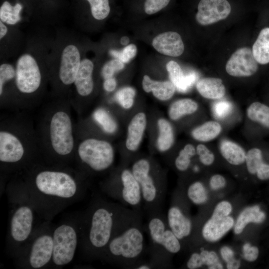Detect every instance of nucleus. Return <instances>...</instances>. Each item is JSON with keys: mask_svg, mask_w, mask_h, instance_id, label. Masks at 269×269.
<instances>
[{"mask_svg": "<svg viewBox=\"0 0 269 269\" xmlns=\"http://www.w3.org/2000/svg\"><path fill=\"white\" fill-rule=\"evenodd\" d=\"M74 161L77 169L86 177L109 170L115 160V150L108 141L95 137L76 135Z\"/></svg>", "mask_w": 269, "mask_h": 269, "instance_id": "0eeeda50", "label": "nucleus"}, {"mask_svg": "<svg viewBox=\"0 0 269 269\" xmlns=\"http://www.w3.org/2000/svg\"><path fill=\"white\" fill-rule=\"evenodd\" d=\"M152 45L159 53L171 57L182 55L184 45L179 33L167 31L157 35L152 40Z\"/></svg>", "mask_w": 269, "mask_h": 269, "instance_id": "6ab92c4d", "label": "nucleus"}, {"mask_svg": "<svg viewBox=\"0 0 269 269\" xmlns=\"http://www.w3.org/2000/svg\"><path fill=\"white\" fill-rule=\"evenodd\" d=\"M9 112L0 119V166L5 175L21 173L41 161L33 120L26 111Z\"/></svg>", "mask_w": 269, "mask_h": 269, "instance_id": "7ed1b4c3", "label": "nucleus"}, {"mask_svg": "<svg viewBox=\"0 0 269 269\" xmlns=\"http://www.w3.org/2000/svg\"><path fill=\"white\" fill-rule=\"evenodd\" d=\"M204 265L199 253L194 252L191 254L186 264L189 269H198Z\"/></svg>", "mask_w": 269, "mask_h": 269, "instance_id": "49530a36", "label": "nucleus"}, {"mask_svg": "<svg viewBox=\"0 0 269 269\" xmlns=\"http://www.w3.org/2000/svg\"><path fill=\"white\" fill-rule=\"evenodd\" d=\"M196 150L200 162L203 165L209 166L214 162L215 155L205 145L201 143L198 144Z\"/></svg>", "mask_w": 269, "mask_h": 269, "instance_id": "37998d69", "label": "nucleus"}, {"mask_svg": "<svg viewBox=\"0 0 269 269\" xmlns=\"http://www.w3.org/2000/svg\"><path fill=\"white\" fill-rule=\"evenodd\" d=\"M53 249V231L45 226L32 234L15 256L18 264L22 268L42 269L50 265Z\"/></svg>", "mask_w": 269, "mask_h": 269, "instance_id": "9b49d317", "label": "nucleus"}, {"mask_svg": "<svg viewBox=\"0 0 269 269\" xmlns=\"http://www.w3.org/2000/svg\"><path fill=\"white\" fill-rule=\"evenodd\" d=\"M220 254L222 259L226 264L229 263L235 259L233 251L228 246H224L221 248Z\"/></svg>", "mask_w": 269, "mask_h": 269, "instance_id": "09e8293b", "label": "nucleus"}, {"mask_svg": "<svg viewBox=\"0 0 269 269\" xmlns=\"http://www.w3.org/2000/svg\"><path fill=\"white\" fill-rule=\"evenodd\" d=\"M247 118L263 131L269 132V104L260 101L252 103L247 108Z\"/></svg>", "mask_w": 269, "mask_h": 269, "instance_id": "a878e982", "label": "nucleus"}, {"mask_svg": "<svg viewBox=\"0 0 269 269\" xmlns=\"http://www.w3.org/2000/svg\"><path fill=\"white\" fill-rule=\"evenodd\" d=\"M196 88L200 95L210 100H218L226 94V87L221 79L216 77H205L198 81Z\"/></svg>", "mask_w": 269, "mask_h": 269, "instance_id": "5701e85b", "label": "nucleus"}, {"mask_svg": "<svg viewBox=\"0 0 269 269\" xmlns=\"http://www.w3.org/2000/svg\"><path fill=\"white\" fill-rule=\"evenodd\" d=\"M158 136L156 144L159 151L169 150L174 142V132L171 125L166 119L160 118L157 121Z\"/></svg>", "mask_w": 269, "mask_h": 269, "instance_id": "7c9ffc66", "label": "nucleus"}, {"mask_svg": "<svg viewBox=\"0 0 269 269\" xmlns=\"http://www.w3.org/2000/svg\"><path fill=\"white\" fill-rule=\"evenodd\" d=\"M198 109V104L189 98L179 99L170 105L168 116L173 121H177L182 117L194 113Z\"/></svg>", "mask_w": 269, "mask_h": 269, "instance_id": "c756f323", "label": "nucleus"}, {"mask_svg": "<svg viewBox=\"0 0 269 269\" xmlns=\"http://www.w3.org/2000/svg\"><path fill=\"white\" fill-rule=\"evenodd\" d=\"M70 101L65 97L44 106L35 130L41 161L70 166L74 161L76 145L75 124Z\"/></svg>", "mask_w": 269, "mask_h": 269, "instance_id": "f03ea898", "label": "nucleus"}, {"mask_svg": "<svg viewBox=\"0 0 269 269\" xmlns=\"http://www.w3.org/2000/svg\"><path fill=\"white\" fill-rule=\"evenodd\" d=\"M81 62L80 54L76 46L70 44L64 48L58 73V79L62 86L74 84Z\"/></svg>", "mask_w": 269, "mask_h": 269, "instance_id": "a211bd4d", "label": "nucleus"}, {"mask_svg": "<svg viewBox=\"0 0 269 269\" xmlns=\"http://www.w3.org/2000/svg\"><path fill=\"white\" fill-rule=\"evenodd\" d=\"M170 0H145L144 8L147 14H154L166 7Z\"/></svg>", "mask_w": 269, "mask_h": 269, "instance_id": "c03bdc74", "label": "nucleus"}, {"mask_svg": "<svg viewBox=\"0 0 269 269\" xmlns=\"http://www.w3.org/2000/svg\"><path fill=\"white\" fill-rule=\"evenodd\" d=\"M14 79L18 93L15 101L14 111H27L38 107L35 97L42 84V76L35 59L24 54L18 59Z\"/></svg>", "mask_w": 269, "mask_h": 269, "instance_id": "1a4fd4ad", "label": "nucleus"}, {"mask_svg": "<svg viewBox=\"0 0 269 269\" xmlns=\"http://www.w3.org/2000/svg\"><path fill=\"white\" fill-rule=\"evenodd\" d=\"M227 268L228 269H238L240 266V262L239 260L234 259L232 262L226 264Z\"/></svg>", "mask_w": 269, "mask_h": 269, "instance_id": "3c124183", "label": "nucleus"}, {"mask_svg": "<svg viewBox=\"0 0 269 269\" xmlns=\"http://www.w3.org/2000/svg\"><path fill=\"white\" fill-rule=\"evenodd\" d=\"M222 130V126L219 123L209 121L194 128L191 132V135L197 141L208 142L217 137Z\"/></svg>", "mask_w": 269, "mask_h": 269, "instance_id": "c85d7f7f", "label": "nucleus"}, {"mask_svg": "<svg viewBox=\"0 0 269 269\" xmlns=\"http://www.w3.org/2000/svg\"><path fill=\"white\" fill-rule=\"evenodd\" d=\"M242 252L244 259L251 262L256 261L259 254L258 248L256 246H252L249 243H246L243 246Z\"/></svg>", "mask_w": 269, "mask_h": 269, "instance_id": "a18cd8bd", "label": "nucleus"}, {"mask_svg": "<svg viewBox=\"0 0 269 269\" xmlns=\"http://www.w3.org/2000/svg\"><path fill=\"white\" fill-rule=\"evenodd\" d=\"M245 162L250 174L256 175L262 181L269 180V163L265 160L264 149L261 146L250 148L246 153Z\"/></svg>", "mask_w": 269, "mask_h": 269, "instance_id": "412c9836", "label": "nucleus"}, {"mask_svg": "<svg viewBox=\"0 0 269 269\" xmlns=\"http://www.w3.org/2000/svg\"><path fill=\"white\" fill-rule=\"evenodd\" d=\"M165 217L169 227L180 242L190 235L192 221L178 206L171 205Z\"/></svg>", "mask_w": 269, "mask_h": 269, "instance_id": "aec40b11", "label": "nucleus"}, {"mask_svg": "<svg viewBox=\"0 0 269 269\" xmlns=\"http://www.w3.org/2000/svg\"><path fill=\"white\" fill-rule=\"evenodd\" d=\"M93 70L94 64L90 60L84 59L81 61L74 83L77 97L70 101L73 109L79 115L85 109V100L94 90Z\"/></svg>", "mask_w": 269, "mask_h": 269, "instance_id": "2eb2a0df", "label": "nucleus"}, {"mask_svg": "<svg viewBox=\"0 0 269 269\" xmlns=\"http://www.w3.org/2000/svg\"><path fill=\"white\" fill-rule=\"evenodd\" d=\"M231 6L227 0H201L195 15L196 21L201 25H208L227 18Z\"/></svg>", "mask_w": 269, "mask_h": 269, "instance_id": "f3484780", "label": "nucleus"}, {"mask_svg": "<svg viewBox=\"0 0 269 269\" xmlns=\"http://www.w3.org/2000/svg\"><path fill=\"white\" fill-rule=\"evenodd\" d=\"M21 173L36 211L47 218L74 202L86 190L87 177L70 166L39 161Z\"/></svg>", "mask_w": 269, "mask_h": 269, "instance_id": "f257e3e1", "label": "nucleus"}, {"mask_svg": "<svg viewBox=\"0 0 269 269\" xmlns=\"http://www.w3.org/2000/svg\"><path fill=\"white\" fill-rule=\"evenodd\" d=\"M204 265H206L209 269H223L222 264L220 262L217 254L213 251H208L205 250L199 253Z\"/></svg>", "mask_w": 269, "mask_h": 269, "instance_id": "58836bf2", "label": "nucleus"}, {"mask_svg": "<svg viewBox=\"0 0 269 269\" xmlns=\"http://www.w3.org/2000/svg\"><path fill=\"white\" fill-rule=\"evenodd\" d=\"M266 217L265 212L258 205L249 206L245 208L239 215L234 226L235 234H240L250 223H261Z\"/></svg>", "mask_w": 269, "mask_h": 269, "instance_id": "bb28decb", "label": "nucleus"}, {"mask_svg": "<svg viewBox=\"0 0 269 269\" xmlns=\"http://www.w3.org/2000/svg\"><path fill=\"white\" fill-rule=\"evenodd\" d=\"M220 151L222 156L230 164L239 165L245 162L246 152L244 149L237 143L224 139L220 144Z\"/></svg>", "mask_w": 269, "mask_h": 269, "instance_id": "cd10ccee", "label": "nucleus"}, {"mask_svg": "<svg viewBox=\"0 0 269 269\" xmlns=\"http://www.w3.org/2000/svg\"><path fill=\"white\" fill-rule=\"evenodd\" d=\"M116 86L117 81L114 77L105 79L103 83L104 89L109 92L113 91Z\"/></svg>", "mask_w": 269, "mask_h": 269, "instance_id": "8fccbe9b", "label": "nucleus"}, {"mask_svg": "<svg viewBox=\"0 0 269 269\" xmlns=\"http://www.w3.org/2000/svg\"><path fill=\"white\" fill-rule=\"evenodd\" d=\"M142 86L145 92H151L156 98L161 101L170 99L173 96L176 89L171 81L153 80L147 75L143 77Z\"/></svg>", "mask_w": 269, "mask_h": 269, "instance_id": "393cba45", "label": "nucleus"}, {"mask_svg": "<svg viewBox=\"0 0 269 269\" xmlns=\"http://www.w3.org/2000/svg\"><path fill=\"white\" fill-rule=\"evenodd\" d=\"M186 195L189 200L196 205L202 204L208 199L207 191L204 184L199 181L193 182L189 185Z\"/></svg>", "mask_w": 269, "mask_h": 269, "instance_id": "473e14b6", "label": "nucleus"}, {"mask_svg": "<svg viewBox=\"0 0 269 269\" xmlns=\"http://www.w3.org/2000/svg\"><path fill=\"white\" fill-rule=\"evenodd\" d=\"M129 42V38L127 36L122 37L121 39V43L123 45H126Z\"/></svg>", "mask_w": 269, "mask_h": 269, "instance_id": "864d4df0", "label": "nucleus"}, {"mask_svg": "<svg viewBox=\"0 0 269 269\" xmlns=\"http://www.w3.org/2000/svg\"><path fill=\"white\" fill-rule=\"evenodd\" d=\"M94 120L108 134L114 133L117 128V124L109 113L104 109L98 108L93 115Z\"/></svg>", "mask_w": 269, "mask_h": 269, "instance_id": "f704fd0d", "label": "nucleus"}, {"mask_svg": "<svg viewBox=\"0 0 269 269\" xmlns=\"http://www.w3.org/2000/svg\"><path fill=\"white\" fill-rule=\"evenodd\" d=\"M226 184V179L222 175L214 174L210 179L209 185L212 190H217L223 188Z\"/></svg>", "mask_w": 269, "mask_h": 269, "instance_id": "de8ad7c7", "label": "nucleus"}, {"mask_svg": "<svg viewBox=\"0 0 269 269\" xmlns=\"http://www.w3.org/2000/svg\"><path fill=\"white\" fill-rule=\"evenodd\" d=\"M196 154V148L190 143L186 144L180 150L174 160V165L179 171L187 170L190 165L191 158Z\"/></svg>", "mask_w": 269, "mask_h": 269, "instance_id": "72a5a7b5", "label": "nucleus"}, {"mask_svg": "<svg viewBox=\"0 0 269 269\" xmlns=\"http://www.w3.org/2000/svg\"><path fill=\"white\" fill-rule=\"evenodd\" d=\"M147 218L144 229L150 240L147 247L150 260L157 268H163L168 255L180 252L181 242L169 227L162 211L148 215Z\"/></svg>", "mask_w": 269, "mask_h": 269, "instance_id": "6e6552de", "label": "nucleus"}, {"mask_svg": "<svg viewBox=\"0 0 269 269\" xmlns=\"http://www.w3.org/2000/svg\"><path fill=\"white\" fill-rule=\"evenodd\" d=\"M232 211V206L227 201H221L216 205L211 218L202 229V235L205 240L217 242L234 227V220L229 216Z\"/></svg>", "mask_w": 269, "mask_h": 269, "instance_id": "4468645a", "label": "nucleus"}, {"mask_svg": "<svg viewBox=\"0 0 269 269\" xmlns=\"http://www.w3.org/2000/svg\"><path fill=\"white\" fill-rule=\"evenodd\" d=\"M142 212L135 211L109 242L101 260L125 269H134L147 252Z\"/></svg>", "mask_w": 269, "mask_h": 269, "instance_id": "39448f33", "label": "nucleus"}, {"mask_svg": "<svg viewBox=\"0 0 269 269\" xmlns=\"http://www.w3.org/2000/svg\"><path fill=\"white\" fill-rule=\"evenodd\" d=\"M260 65L255 59L252 48L243 47L237 49L228 60L225 69L230 76L248 77L255 75Z\"/></svg>", "mask_w": 269, "mask_h": 269, "instance_id": "dca6fc26", "label": "nucleus"}, {"mask_svg": "<svg viewBox=\"0 0 269 269\" xmlns=\"http://www.w3.org/2000/svg\"><path fill=\"white\" fill-rule=\"evenodd\" d=\"M87 0L90 4L91 13L94 18L103 20L108 16L110 12L109 0Z\"/></svg>", "mask_w": 269, "mask_h": 269, "instance_id": "c9c22d12", "label": "nucleus"}, {"mask_svg": "<svg viewBox=\"0 0 269 269\" xmlns=\"http://www.w3.org/2000/svg\"><path fill=\"white\" fill-rule=\"evenodd\" d=\"M7 29L2 21H0V39H1L6 34Z\"/></svg>", "mask_w": 269, "mask_h": 269, "instance_id": "603ef678", "label": "nucleus"}, {"mask_svg": "<svg viewBox=\"0 0 269 269\" xmlns=\"http://www.w3.org/2000/svg\"><path fill=\"white\" fill-rule=\"evenodd\" d=\"M80 217L78 221L67 220L53 231V249L50 265L61 268L73 260L79 243Z\"/></svg>", "mask_w": 269, "mask_h": 269, "instance_id": "ddd939ff", "label": "nucleus"}, {"mask_svg": "<svg viewBox=\"0 0 269 269\" xmlns=\"http://www.w3.org/2000/svg\"><path fill=\"white\" fill-rule=\"evenodd\" d=\"M135 94V90L133 88L126 87L121 89L117 92L116 98L123 108L129 109L134 105Z\"/></svg>", "mask_w": 269, "mask_h": 269, "instance_id": "e433bc0d", "label": "nucleus"}, {"mask_svg": "<svg viewBox=\"0 0 269 269\" xmlns=\"http://www.w3.org/2000/svg\"><path fill=\"white\" fill-rule=\"evenodd\" d=\"M9 187L14 204L10 214L8 244L15 255L33 233L36 209L22 179L12 181Z\"/></svg>", "mask_w": 269, "mask_h": 269, "instance_id": "423d86ee", "label": "nucleus"}, {"mask_svg": "<svg viewBox=\"0 0 269 269\" xmlns=\"http://www.w3.org/2000/svg\"><path fill=\"white\" fill-rule=\"evenodd\" d=\"M22 8L20 3L12 5L8 1H4L0 7V20L8 24H16L21 20L20 13Z\"/></svg>", "mask_w": 269, "mask_h": 269, "instance_id": "2f4dec72", "label": "nucleus"}, {"mask_svg": "<svg viewBox=\"0 0 269 269\" xmlns=\"http://www.w3.org/2000/svg\"><path fill=\"white\" fill-rule=\"evenodd\" d=\"M16 71L10 64L4 63L0 66V91L8 82L15 79Z\"/></svg>", "mask_w": 269, "mask_h": 269, "instance_id": "a19ab883", "label": "nucleus"}, {"mask_svg": "<svg viewBox=\"0 0 269 269\" xmlns=\"http://www.w3.org/2000/svg\"><path fill=\"white\" fill-rule=\"evenodd\" d=\"M146 117L143 112L135 114L131 120L128 127L126 146L131 151H136L142 140L146 127Z\"/></svg>", "mask_w": 269, "mask_h": 269, "instance_id": "4be33fe9", "label": "nucleus"}, {"mask_svg": "<svg viewBox=\"0 0 269 269\" xmlns=\"http://www.w3.org/2000/svg\"><path fill=\"white\" fill-rule=\"evenodd\" d=\"M135 211L119 203L94 198L80 217L79 243L84 255L101 260L111 239Z\"/></svg>", "mask_w": 269, "mask_h": 269, "instance_id": "20e7f679", "label": "nucleus"}, {"mask_svg": "<svg viewBox=\"0 0 269 269\" xmlns=\"http://www.w3.org/2000/svg\"><path fill=\"white\" fill-rule=\"evenodd\" d=\"M131 169L141 189L143 210L147 215L161 212L165 185L160 174L156 175L151 161L146 158L137 159Z\"/></svg>", "mask_w": 269, "mask_h": 269, "instance_id": "9d476101", "label": "nucleus"}, {"mask_svg": "<svg viewBox=\"0 0 269 269\" xmlns=\"http://www.w3.org/2000/svg\"><path fill=\"white\" fill-rule=\"evenodd\" d=\"M212 109L214 116L221 119L226 118L231 114L233 106L230 102L221 101L215 103Z\"/></svg>", "mask_w": 269, "mask_h": 269, "instance_id": "79ce46f5", "label": "nucleus"}, {"mask_svg": "<svg viewBox=\"0 0 269 269\" xmlns=\"http://www.w3.org/2000/svg\"><path fill=\"white\" fill-rule=\"evenodd\" d=\"M101 184L102 191L122 205L142 212L141 189L131 169L124 168Z\"/></svg>", "mask_w": 269, "mask_h": 269, "instance_id": "f8f14e48", "label": "nucleus"}, {"mask_svg": "<svg viewBox=\"0 0 269 269\" xmlns=\"http://www.w3.org/2000/svg\"><path fill=\"white\" fill-rule=\"evenodd\" d=\"M125 67L124 63L118 59H114L107 62L102 67L101 75L104 80L113 77L114 74Z\"/></svg>", "mask_w": 269, "mask_h": 269, "instance_id": "4c0bfd02", "label": "nucleus"}, {"mask_svg": "<svg viewBox=\"0 0 269 269\" xmlns=\"http://www.w3.org/2000/svg\"><path fill=\"white\" fill-rule=\"evenodd\" d=\"M137 53L136 46L134 44H131L126 46L122 50L118 51L115 50L110 51V54L122 61L124 63H128L134 58Z\"/></svg>", "mask_w": 269, "mask_h": 269, "instance_id": "ea45409f", "label": "nucleus"}, {"mask_svg": "<svg viewBox=\"0 0 269 269\" xmlns=\"http://www.w3.org/2000/svg\"><path fill=\"white\" fill-rule=\"evenodd\" d=\"M166 68L171 82L180 92H187L196 80V76L194 73L185 75L180 65L173 60L169 61Z\"/></svg>", "mask_w": 269, "mask_h": 269, "instance_id": "b1692460", "label": "nucleus"}]
</instances>
